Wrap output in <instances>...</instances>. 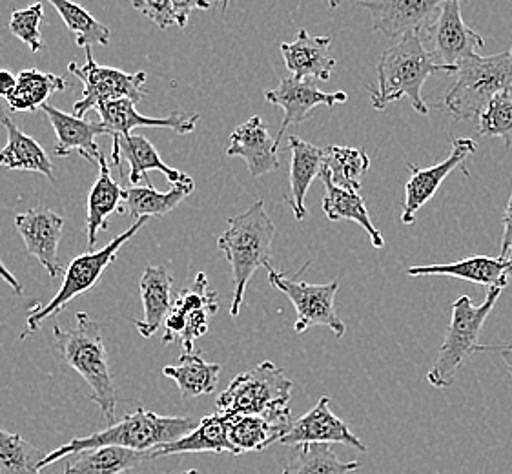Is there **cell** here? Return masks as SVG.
<instances>
[{
    "label": "cell",
    "instance_id": "6da1fadb",
    "mask_svg": "<svg viewBox=\"0 0 512 474\" xmlns=\"http://www.w3.org/2000/svg\"><path fill=\"white\" fill-rule=\"evenodd\" d=\"M456 70L436 64L421 41L420 31H410L381 53L376 66L378 86L367 84L370 104L374 110H385L389 104L409 99L418 114L429 115V106L421 95L423 84L432 73H456Z\"/></svg>",
    "mask_w": 512,
    "mask_h": 474
},
{
    "label": "cell",
    "instance_id": "7a4b0ae2",
    "mask_svg": "<svg viewBox=\"0 0 512 474\" xmlns=\"http://www.w3.org/2000/svg\"><path fill=\"white\" fill-rule=\"evenodd\" d=\"M53 345L59 360L88 383L92 391L90 398L101 409L104 422L108 423V427L113 425L117 387L113 382L99 323H95L86 312H79L72 330H64L61 325L53 327Z\"/></svg>",
    "mask_w": 512,
    "mask_h": 474
},
{
    "label": "cell",
    "instance_id": "3957f363",
    "mask_svg": "<svg viewBox=\"0 0 512 474\" xmlns=\"http://www.w3.org/2000/svg\"><path fill=\"white\" fill-rule=\"evenodd\" d=\"M199 425L194 416H161V414L137 409L128 414L123 422L113 423L104 431L75 438L68 444L61 445L52 453L46 454L41 462V471L48 465L64 460L68 456L90 451L97 447H124L132 451H152L159 445L170 444L185 434L192 433Z\"/></svg>",
    "mask_w": 512,
    "mask_h": 474
},
{
    "label": "cell",
    "instance_id": "277c9868",
    "mask_svg": "<svg viewBox=\"0 0 512 474\" xmlns=\"http://www.w3.org/2000/svg\"><path fill=\"white\" fill-rule=\"evenodd\" d=\"M276 227L268 216L265 201L259 199L243 214L228 219V228L217 237V247L223 250L226 261L232 267L234 298L230 316L237 318L245 299V290L257 268L270 270L272 241Z\"/></svg>",
    "mask_w": 512,
    "mask_h": 474
},
{
    "label": "cell",
    "instance_id": "5b68a950",
    "mask_svg": "<svg viewBox=\"0 0 512 474\" xmlns=\"http://www.w3.org/2000/svg\"><path fill=\"white\" fill-rule=\"evenodd\" d=\"M456 79L443 95L441 106L456 121L480 119L496 95L512 90L511 52L482 57L474 53L458 64Z\"/></svg>",
    "mask_w": 512,
    "mask_h": 474
},
{
    "label": "cell",
    "instance_id": "8992f818",
    "mask_svg": "<svg viewBox=\"0 0 512 474\" xmlns=\"http://www.w3.org/2000/svg\"><path fill=\"white\" fill-rule=\"evenodd\" d=\"M294 383L272 361H263L254 369L237 374L217 398V411L225 414L265 416L290 425V400Z\"/></svg>",
    "mask_w": 512,
    "mask_h": 474
},
{
    "label": "cell",
    "instance_id": "52a82bcc",
    "mask_svg": "<svg viewBox=\"0 0 512 474\" xmlns=\"http://www.w3.org/2000/svg\"><path fill=\"white\" fill-rule=\"evenodd\" d=\"M148 223V217L137 219L132 227L124 230L121 236L112 239L106 247L101 250H88L81 256L72 259L70 265L64 268V279H62L61 289L53 296L46 305L35 303L28 309V318H26V330L21 338L30 336L33 332L41 329L42 323L50 320L53 316L61 314L73 299L79 298L82 294L95 289L97 281L103 276L104 270L112 265L113 261L119 256L121 248L132 239V237Z\"/></svg>",
    "mask_w": 512,
    "mask_h": 474
},
{
    "label": "cell",
    "instance_id": "ba28073f",
    "mask_svg": "<svg viewBox=\"0 0 512 474\" xmlns=\"http://www.w3.org/2000/svg\"><path fill=\"white\" fill-rule=\"evenodd\" d=\"M502 290L500 287L487 290V298L482 305H474L469 296H460L452 303L451 325L447 329L445 340L441 343L438 358L427 374V382L431 383L432 387H451L454 376L467 361L471 360L472 354H476L483 323L487 321L496 301L502 296Z\"/></svg>",
    "mask_w": 512,
    "mask_h": 474
},
{
    "label": "cell",
    "instance_id": "9c48e42d",
    "mask_svg": "<svg viewBox=\"0 0 512 474\" xmlns=\"http://www.w3.org/2000/svg\"><path fill=\"white\" fill-rule=\"evenodd\" d=\"M308 263L299 270L296 278H288L276 268L268 270V279L274 289L283 292L296 309L297 320L294 330L303 334L312 327H327L336 334V338H343L347 327L336 312V294L339 290V281L334 279L328 285H310L299 281L303 270H307Z\"/></svg>",
    "mask_w": 512,
    "mask_h": 474
},
{
    "label": "cell",
    "instance_id": "30bf717a",
    "mask_svg": "<svg viewBox=\"0 0 512 474\" xmlns=\"http://www.w3.org/2000/svg\"><path fill=\"white\" fill-rule=\"evenodd\" d=\"M68 70L82 81V99L73 104V115L84 117L101 104L128 99L135 104L143 101L146 90V73H126L117 68L101 66L93 59L92 48H86V64L79 66L72 61Z\"/></svg>",
    "mask_w": 512,
    "mask_h": 474
},
{
    "label": "cell",
    "instance_id": "8fae6325",
    "mask_svg": "<svg viewBox=\"0 0 512 474\" xmlns=\"http://www.w3.org/2000/svg\"><path fill=\"white\" fill-rule=\"evenodd\" d=\"M217 298V292L208 290L205 272H199L194 285L179 292L174 299V305L164 320L163 345L179 340L185 352H194L195 340L205 336L210 329V320L219 310Z\"/></svg>",
    "mask_w": 512,
    "mask_h": 474
},
{
    "label": "cell",
    "instance_id": "7c38bea8",
    "mask_svg": "<svg viewBox=\"0 0 512 474\" xmlns=\"http://www.w3.org/2000/svg\"><path fill=\"white\" fill-rule=\"evenodd\" d=\"M427 33L432 44V59L447 68H458L463 59L485 46L482 35L463 21L460 0H445L436 21L427 26Z\"/></svg>",
    "mask_w": 512,
    "mask_h": 474
},
{
    "label": "cell",
    "instance_id": "4fadbf2b",
    "mask_svg": "<svg viewBox=\"0 0 512 474\" xmlns=\"http://www.w3.org/2000/svg\"><path fill=\"white\" fill-rule=\"evenodd\" d=\"M476 150H478V145L469 137H452L451 154L438 165L420 168V166L409 163L407 166L410 170V179L405 186V205L401 212V223L403 225L416 223V212L431 201L441 183L449 177L451 172L463 170L467 176L469 172L465 168V161Z\"/></svg>",
    "mask_w": 512,
    "mask_h": 474
},
{
    "label": "cell",
    "instance_id": "5bb4252c",
    "mask_svg": "<svg viewBox=\"0 0 512 474\" xmlns=\"http://www.w3.org/2000/svg\"><path fill=\"white\" fill-rule=\"evenodd\" d=\"M265 99L285 112L283 123L279 126V132L276 135V145L279 146L290 126L305 123L310 114L321 104L334 108L338 104L347 103L349 95L345 92H321L314 81H299L290 75L279 83L276 90H267Z\"/></svg>",
    "mask_w": 512,
    "mask_h": 474
},
{
    "label": "cell",
    "instance_id": "9a60e30c",
    "mask_svg": "<svg viewBox=\"0 0 512 474\" xmlns=\"http://www.w3.org/2000/svg\"><path fill=\"white\" fill-rule=\"evenodd\" d=\"M330 398H319L314 409L297 418L288 427L285 436L279 444L290 447H301L308 444H341L358 449L361 453L367 451V445L350 431L349 425L330 411Z\"/></svg>",
    "mask_w": 512,
    "mask_h": 474
},
{
    "label": "cell",
    "instance_id": "2e32d148",
    "mask_svg": "<svg viewBox=\"0 0 512 474\" xmlns=\"http://www.w3.org/2000/svg\"><path fill=\"white\" fill-rule=\"evenodd\" d=\"M64 219L52 208L35 207L15 216V228L21 234L28 254L39 259L48 270L50 278H57L62 272L59 265V243L62 239Z\"/></svg>",
    "mask_w": 512,
    "mask_h": 474
},
{
    "label": "cell",
    "instance_id": "e0dca14e",
    "mask_svg": "<svg viewBox=\"0 0 512 474\" xmlns=\"http://www.w3.org/2000/svg\"><path fill=\"white\" fill-rule=\"evenodd\" d=\"M445 0H359V8L370 11L372 30L396 39L420 31Z\"/></svg>",
    "mask_w": 512,
    "mask_h": 474
},
{
    "label": "cell",
    "instance_id": "ac0fdd59",
    "mask_svg": "<svg viewBox=\"0 0 512 474\" xmlns=\"http://www.w3.org/2000/svg\"><path fill=\"white\" fill-rule=\"evenodd\" d=\"M277 148L276 139L268 134V128L261 117L254 115L232 132L226 155L245 159L250 176L257 179L279 168Z\"/></svg>",
    "mask_w": 512,
    "mask_h": 474
},
{
    "label": "cell",
    "instance_id": "d6986e66",
    "mask_svg": "<svg viewBox=\"0 0 512 474\" xmlns=\"http://www.w3.org/2000/svg\"><path fill=\"white\" fill-rule=\"evenodd\" d=\"M41 110L48 115L57 143L53 152L57 157H68L73 152H79L81 157L88 159L93 165H99L101 159V150L95 141L97 135H110V130L103 123H93V121H84L81 117L64 114L57 110L52 104H44Z\"/></svg>",
    "mask_w": 512,
    "mask_h": 474
},
{
    "label": "cell",
    "instance_id": "ffe728a7",
    "mask_svg": "<svg viewBox=\"0 0 512 474\" xmlns=\"http://www.w3.org/2000/svg\"><path fill=\"white\" fill-rule=\"evenodd\" d=\"M97 114L101 115L110 135H132L135 128H166L179 135L192 134L201 119L199 114L186 115L181 112L168 117H144L135 110L134 101L128 99L101 104Z\"/></svg>",
    "mask_w": 512,
    "mask_h": 474
},
{
    "label": "cell",
    "instance_id": "44dd1931",
    "mask_svg": "<svg viewBox=\"0 0 512 474\" xmlns=\"http://www.w3.org/2000/svg\"><path fill=\"white\" fill-rule=\"evenodd\" d=\"M330 37H312L307 30L297 31L296 41L283 42L281 55L288 72L299 81H325L336 68V59L328 55Z\"/></svg>",
    "mask_w": 512,
    "mask_h": 474
},
{
    "label": "cell",
    "instance_id": "7402d4cb",
    "mask_svg": "<svg viewBox=\"0 0 512 474\" xmlns=\"http://www.w3.org/2000/svg\"><path fill=\"white\" fill-rule=\"evenodd\" d=\"M288 148H290V172H288V190L285 201H287L296 221H303L307 217L305 197L312 181L321 174L325 166V150L319 146L307 143L296 135L288 137Z\"/></svg>",
    "mask_w": 512,
    "mask_h": 474
},
{
    "label": "cell",
    "instance_id": "603a6c76",
    "mask_svg": "<svg viewBox=\"0 0 512 474\" xmlns=\"http://www.w3.org/2000/svg\"><path fill=\"white\" fill-rule=\"evenodd\" d=\"M113 146L119 148V159H126L130 163V183L146 181V185H152L148 172L157 170L166 176L172 185H195L194 179L183 172L170 168L161 159V155L146 137L143 135H112Z\"/></svg>",
    "mask_w": 512,
    "mask_h": 474
},
{
    "label": "cell",
    "instance_id": "cb8c5ba5",
    "mask_svg": "<svg viewBox=\"0 0 512 474\" xmlns=\"http://www.w3.org/2000/svg\"><path fill=\"white\" fill-rule=\"evenodd\" d=\"M511 259L489 258V256H471L449 265H429V267H412L407 270L409 276H451V278L471 281L491 290L494 287L505 289L509 281Z\"/></svg>",
    "mask_w": 512,
    "mask_h": 474
},
{
    "label": "cell",
    "instance_id": "d4e9b609",
    "mask_svg": "<svg viewBox=\"0 0 512 474\" xmlns=\"http://www.w3.org/2000/svg\"><path fill=\"white\" fill-rule=\"evenodd\" d=\"M228 422L230 416L219 411L205 416L203 420H199V425L192 433L185 434L175 442L152 449V460L186 453H230L237 456V451L228 436Z\"/></svg>",
    "mask_w": 512,
    "mask_h": 474
},
{
    "label": "cell",
    "instance_id": "484cf974",
    "mask_svg": "<svg viewBox=\"0 0 512 474\" xmlns=\"http://www.w3.org/2000/svg\"><path fill=\"white\" fill-rule=\"evenodd\" d=\"M0 124L8 134V143L0 150V168L35 172L57 183L52 159L44 152V148L33 137L24 134L4 112H0Z\"/></svg>",
    "mask_w": 512,
    "mask_h": 474
},
{
    "label": "cell",
    "instance_id": "4316f807",
    "mask_svg": "<svg viewBox=\"0 0 512 474\" xmlns=\"http://www.w3.org/2000/svg\"><path fill=\"white\" fill-rule=\"evenodd\" d=\"M174 279L164 267L148 265L141 278V299H143L144 318L134 320L135 329L143 338H152L164 325L168 312L174 305L172 298Z\"/></svg>",
    "mask_w": 512,
    "mask_h": 474
},
{
    "label": "cell",
    "instance_id": "83f0119b",
    "mask_svg": "<svg viewBox=\"0 0 512 474\" xmlns=\"http://www.w3.org/2000/svg\"><path fill=\"white\" fill-rule=\"evenodd\" d=\"M124 190L112 177L106 157L99 159V176L93 183L88 196V217H86V232H88V248L93 250L97 236L101 230H108V217L123 210Z\"/></svg>",
    "mask_w": 512,
    "mask_h": 474
},
{
    "label": "cell",
    "instance_id": "f1b7e54d",
    "mask_svg": "<svg viewBox=\"0 0 512 474\" xmlns=\"http://www.w3.org/2000/svg\"><path fill=\"white\" fill-rule=\"evenodd\" d=\"M321 183L325 185V197H323V212L328 221H354L370 236L372 245L381 248L385 245V239L379 234L370 219L369 208L365 205L359 192L339 188L330 181V177L321 170L319 174Z\"/></svg>",
    "mask_w": 512,
    "mask_h": 474
},
{
    "label": "cell",
    "instance_id": "f546056e",
    "mask_svg": "<svg viewBox=\"0 0 512 474\" xmlns=\"http://www.w3.org/2000/svg\"><path fill=\"white\" fill-rule=\"evenodd\" d=\"M163 374L177 383V389L181 392L183 400H192L197 396H205L216 391L221 365L208 363L197 352H185L181 356L179 365L164 367Z\"/></svg>",
    "mask_w": 512,
    "mask_h": 474
},
{
    "label": "cell",
    "instance_id": "4dcf8cb0",
    "mask_svg": "<svg viewBox=\"0 0 512 474\" xmlns=\"http://www.w3.org/2000/svg\"><path fill=\"white\" fill-rule=\"evenodd\" d=\"M228 436L237 454L263 451L272 444H279L288 427L285 423L274 422L265 416L252 414H228Z\"/></svg>",
    "mask_w": 512,
    "mask_h": 474
},
{
    "label": "cell",
    "instance_id": "1f68e13d",
    "mask_svg": "<svg viewBox=\"0 0 512 474\" xmlns=\"http://www.w3.org/2000/svg\"><path fill=\"white\" fill-rule=\"evenodd\" d=\"M195 190V185H172L168 192H157L154 185L128 186L124 190L121 214H130L135 221L141 217H161L170 214Z\"/></svg>",
    "mask_w": 512,
    "mask_h": 474
},
{
    "label": "cell",
    "instance_id": "d6a6232c",
    "mask_svg": "<svg viewBox=\"0 0 512 474\" xmlns=\"http://www.w3.org/2000/svg\"><path fill=\"white\" fill-rule=\"evenodd\" d=\"M146 460H152V451L97 447L75 454V460L66 469L70 474H124Z\"/></svg>",
    "mask_w": 512,
    "mask_h": 474
},
{
    "label": "cell",
    "instance_id": "836d02e7",
    "mask_svg": "<svg viewBox=\"0 0 512 474\" xmlns=\"http://www.w3.org/2000/svg\"><path fill=\"white\" fill-rule=\"evenodd\" d=\"M66 88H68V83L64 77L53 75V73H44L37 68H28L17 75V86L6 101L10 104L13 112L35 114L46 104L50 95L64 92Z\"/></svg>",
    "mask_w": 512,
    "mask_h": 474
},
{
    "label": "cell",
    "instance_id": "e575fe53",
    "mask_svg": "<svg viewBox=\"0 0 512 474\" xmlns=\"http://www.w3.org/2000/svg\"><path fill=\"white\" fill-rule=\"evenodd\" d=\"M370 159L365 150L349 146H328L323 172L339 188L359 192L363 176L369 172Z\"/></svg>",
    "mask_w": 512,
    "mask_h": 474
},
{
    "label": "cell",
    "instance_id": "d590c367",
    "mask_svg": "<svg viewBox=\"0 0 512 474\" xmlns=\"http://www.w3.org/2000/svg\"><path fill=\"white\" fill-rule=\"evenodd\" d=\"M62 17L79 48H92L93 44L108 46L112 31L103 22L97 21L92 13L84 10L73 0H48Z\"/></svg>",
    "mask_w": 512,
    "mask_h": 474
},
{
    "label": "cell",
    "instance_id": "8d00e7d4",
    "mask_svg": "<svg viewBox=\"0 0 512 474\" xmlns=\"http://www.w3.org/2000/svg\"><path fill=\"white\" fill-rule=\"evenodd\" d=\"M359 462H343L328 444L301 445L296 458L281 474H350L358 471Z\"/></svg>",
    "mask_w": 512,
    "mask_h": 474
},
{
    "label": "cell",
    "instance_id": "74e56055",
    "mask_svg": "<svg viewBox=\"0 0 512 474\" xmlns=\"http://www.w3.org/2000/svg\"><path fill=\"white\" fill-rule=\"evenodd\" d=\"M46 453L31 445L21 434L0 429V474H42Z\"/></svg>",
    "mask_w": 512,
    "mask_h": 474
},
{
    "label": "cell",
    "instance_id": "f35d334b",
    "mask_svg": "<svg viewBox=\"0 0 512 474\" xmlns=\"http://www.w3.org/2000/svg\"><path fill=\"white\" fill-rule=\"evenodd\" d=\"M478 134L483 137H500L505 145L512 146V97L503 92L492 99L480 115Z\"/></svg>",
    "mask_w": 512,
    "mask_h": 474
},
{
    "label": "cell",
    "instance_id": "ab89813d",
    "mask_svg": "<svg viewBox=\"0 0 512 474\" xmlns=\"http://www.w3.org/2000/svg\"><path fill=\"white\" fill-rule=\"evenodd\" d=\"M42 19H44V6L41 2L31 4L24 10H15L11 13V33L19 41L24 42L33 53H39L44 48L41 35Z\"/></svg>",
    "mask_w": 512,
    "mask_h": 474
},
{
    "label": "cell",
    "instance_id": "60d3db41",
    "mask_svg": "<svg viewBox=\"0 0 512 474\" xmlns=\"http://www.w3.org/2000/svg\"><path fill=\"white\" fill-rule=\"evenodd\" d=\"M132 8L154 21L161 30L177 24L170 0H132Z\"/></svg>",
    "mask_w": 512,
    "mask_h": 474
},
{
    "label": "cell",
    "instance_id": "b9f144b4",
    "mask_svg": "<svg viewBox=\"0 0 512 474\" xmlns=\"http://www.w3.org/2000/svg\"><path fill=\"white\" fill-rule=\"evenodd\" d=\"M179 28H186L194 10H210L214 0H170Z\"/></svg>",
    "mask_w": 512,
    "mask_h": 474
},
{
    "label": "cell",
    "instance_id": "7bdbcfd3",
    "mask_svg": "<svg viewBox=\"0 0 512 474\" xmlns=\"http://www.w3.org/2000/svg\"><path fill=\"white\" fill-rule=\"evenodd\" d=\"M500 258L511 259L512 261V192L507 208H505V216H503L502 252H500Z\"/></svg>",
    "mask_w": 512,
    "mask_h": 474
},
{
    "label": "cell",
    "instance_id": "ee69618b",
    "mask_svg": "<svg viewBox=\"0 0 512 474\" xmlns=\"http://www.w3.org/2000/svg\"><path fill=\"white\" fill-rule=\"evenodd\" d=\"M502 352L503 361H505V365H507V369L512 374V343L509 345H478L476 347V352Z\"/></svg>",
    "mask_w": 512,
    "mask_h": 474
},
{
    "label": "cell",
    "instance_id": "f6af8a7d",
    "mask_svg": "<svg viewBox=\"0 0 512 474\" xmlns=\"http://www.w3.org/2000/svg\"><path fill=\"white\" fill-rule=\"evenodd\" d=\"M17 86V77L8 70H0V97L8 99Z\"/></svg>",
    "mask_w": 512,
    "mask_h": 474
},
{
    "label": "cell",
    "instance_id": "bcb514c9",
    "mask_svg": "<svg viewBox=\"0 0 512 474\" xmlns=\"http://www.w3.org/2000/svg\"><path fill=\"white\" fill-rule=\"evenodd\" d=\"M0 279H4L8 285H10L13 292L17 294V296H22L24 294V289H22L21 281L15 278L13 274H11L10 270L6 268V265L2 263V259H0Z\"/></svg>",
    "mask_w": 512,
    "mask_h": 474
},
{
    "label": "cell",
    "instance_id": "7dc6e473",
    "mask_svg": "<svg viewBox=\"0 0 512 474\" xmlns=\"http://www.w3.org/2000/svg\"><path fill=\"white\" fill-rule=\"evenodd\" d=\"M339 4H341V0H328V6H330L332 10H336Z\"/></svg>",
    "mask_w": 512,
    "mask_h": 474
},
{
    "label": "cell",
    "instance_id": "c3c4849f",
    "mask_svg": "<svg viewBox=\"0 0 512 474\" xmlns=\"http://www.w3.org/2000/svg\"><path fill=\"white\" fill-rule=\"evenodd\" d=\"M228 4H230V0H221V8H223V10L228 8Z\"/></svg>",
    "mask_w": 512,
    "mask_h": 474
},
{
    "label": "cell",
    "instance_id": "681fc988",
    "mask_svg": "<svg viewBox=\"0 0 512 474\" xmlns=\"http://www.w3.org/2000/svg\"><path fill=\"white\" fill-rule=\"evenodd\" d=\"M179 474H199V473H197V471H195V469H190V471H183V473H179Z\"/></svg>",
    "mask_w": 512,
    "mask_h": 474
},
{
    "label": "cell",
    "instance_id": "f907efd6",
    "mask_svg": "<svg viewBox=\"0 0 512 474\" xmlns=\"http://www.w3.org/2000/svg\"><path fill=\"white\" fill-rule=\"evenodd\" d=\"M509 278H512V268L509 270Z\"/></svg>",
    "mask_w": 512,
    "mask_h": 474
},
{
    "label": "cell",
    "instance_id": "816d5d0a",
    "mask_svg": "<svg viewBox=\"0 0 512 474\" xmlns=\"http://www.w3.org/2000/svg\"><path fill=\"white\" fill-rule=\"evenodd\" d=\"M64 474H70L68 473V469H64Z\"/></svg>",
    "mask_w": 512,
    "mask_h": 474
},
{
    "label": "cell",
    "instance_id": "f5cc1de1",
    "mask_svg": "<svg viewBox=\"0 0 512 474\" xmlns=\"http://www.w3.org/2000/svg\"><path fill=\"white\" fill-rule=\"evenodd\" d=\"M509 52H511V55H512V46H511V50H509Z\"/></svg>",
    "mask_w": 512,
    "mask_h": 474
}]
</instances>
